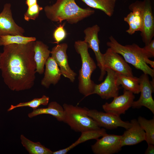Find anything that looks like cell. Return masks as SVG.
I'll list each match as a JSON object with an SVG mask.
<instances>
[{"label": "cell", "mask_w": 154, "mask_h": 154, "mask_svg": "<svg viewBox=\"0 0 154 154\" xmlns=\"http://www.w3.org/2000/svg\"><path fill=\"white\" fill-rule=\"evenodd\" d=\"M88 115L95 121L99 126L107 129H113L121 127L126 129L131 126L130 123L123 121L119 116L96 110L89 109Z\"/></svg>", "instance_id": "obj_8"}, {"label": "cell", "mask_w": 154, "mask_h": 154, "mask_svg": "<svg viewBox=\"0 0 154 154\" xmlns=\"http://www.w3.org/2000/svg\"><path fill=\"white\" fill-rule=\"evenodd\" d=\"M35 41L4 46L3 52L0 53L2 76L5 84L12 91L28 90L34 85L36 72Z\"/></svg>", "instance_id": "obj_1"}, {"label": "cell", "mask_w": 154, "mask_h": 154, "mask_svg": "<svg viewBox=\"0 0 154 154\" xmlns=\"http://www.w3.org/2000/svg\"><path fill=\"white\" fill-rule=\"evenodd\" d=\"M49 100V98L48 97L44 95L41 98H35L29 102H21L15 105H12L7 110V111L8 112L11 111L17 108L26 106L31 108L33 110H35L37 109L41 105H47Z\"/></svg>", "instance_id": "obj_27"}, {"label": "cell", "mask_w": 154, "mask_h": 154, "mask_svg": "<svg viewBox=\"0 0 154 154\" xmlns=\"http://www.w3.org/2000/svg\"><path fill=\"white\" fill-rule=\"evenodd\" d=\"M107 76L104 81L95 84L92 94H96L102 99L107 100L118 96L121 88L116 72L108 68L106 69Z\"/></svg>", "instance_id": "obj_6"}, {"label": "cell", "mask_w": 154, "mask_h": 154, "mask_svg": "<svg viewBox=\"0 0 154 154\" xmlns=\"http://www.w3.org/2000/svg\"><path fill=\"white\" fill-rule=\"evenodd\" d=\"M25 30L14 21L10 3H6L0 13V37L7 35L24 36Z\"/></svg>", "instance_id": "obj_12"}, {"label": "cell", "mask_w": 154, "mask_h": 154, "mask_svg": "<svg viewBox=\"0 0 154 154\" xmlns=\"http://www.w3.org/2000/svg\"><path fill=\"white\" fill-rule=\"evenodd\" d=\"M64 24L60 25L54 30L53 33V37L55 43L58 44L66 37L67 33L64 28Z\"/></svg>", "instance_id": "obj_29"}, {"label": "cell", "mask_w": 154, "mask_h": 154, "mask_svg": "<svg viewBox=\"0 0 154 154\" xmlns=\"http://www.w3.org/2000/svg\"><path fill=\"white\" fill-rule=\"evenodd\" d=\"M139 79L140 96L137 100L133 102L131 107L133 108H139L143 106L154 114V101L152 95L154 92V86L151 84L147 74L143 73Z\"/></svg>", "instance_id": "obj_13"}, {"label": "cell", "mask_w": 154, "mask_h": 154, "mask_svg": "<svg viewBox=\"0 0 154 154\" xmlns=\"http://www.w3.org/2000/svg\"><path fill=\"white\" fill-rule=\"evenodd\" d=\"M42 114L52 115L59 121H63L64 112L62 106L56 102H52L49 103L46 108H39L33 110L28 114L29 118Z\"/></svg>", "instance_id": "obj_21"}, {"label": "cell", "mask_w": 154, "mask_h": 154, "mask_svg": "<svg viewBox=\"0 0 154 154\" xmlns=\"http://www.w3.org/2000/svg\"><path fill=\"white\" fill-rule=\"evenodd\" d=\"M131 127L126 129L121 135L122 147L126 145H136L145 140L144 131L141 127L137 120L132 119L130 122Z\"/></svg>", "instance_id": "obj_17"}, {"label": "cell", "mask_w": 154, "mask_h": 154, "mask_svg": "<svg viewBox=\"0 0 154 154\" xmlns=\"http://www.w3.org/2000/svg\"><path fill=\"white\" fill-rule=\"evenodd\" d=\"M102 137L97 139L96 142L91 146L94 153L112 154L121 150V135L106 133Z\"/></svg>", "instance_id": "obj_10"}, {"label": "cell", "mask_w": 154, "mask_h": 154, "mask_svg": "<svg viewBox=\"0 0 154 154\" xmlns=\"http://www.w3.org/2000/svg\"><path fill=\"white\" fill-rule=\"evenodd\" d=\"M104 67L108 68L116 73L130 76H133L132 69L119 54L108 48L103 54Z\"/></svg>", "instance_id": "obj_11"}, {"label": "cell", "mask_w": 154, "mask_h": 154, "mask_svg": "<svg viewBox=\"0 0 154 154\" xmlns=\"http://www.w3.org/2000/svg\"><path fill=\"white\" fill-rule=\"evenodd\" d=\"M154 145L148 144L147 148L145 151V154H154Z\"/></svg>", "instance_id": "obj_31"}, {"label": "cell", "mask_w": 154, "mask_h": 154, "mask_svg": "<svg viewBox=\"0 0 154 154\" xmlns=\"http://www.w3.org/2000/svg\"><path fill=\"white\" fill-rule=\"evenodd\" d=\"M63 122L76 131L81 133L100 129L96 122L88 115L89 109L86 107L64 104Z\"/></svg>", "instance_id": "obj_5"}, {"label": "cell", "mask_w": 154, "mask_h": 154, "mask_svg": "<svg viewBox=\"0 0 154 154\" xmlns=\"http://www.w3.org/2000/svg\"><path fill=\"white\" fill-rule=\"evenodd\" d=\"M37 0H26V4L29 7L37 3Z\"/></svg>", "instance_id": "obj_32"}, {"label": "cell", "mask_w": 154, "mask_h": 154, "mask_svg": "<svg viewBox=\"0 0 154 154\" xmlns=\"http://www.w3.org/2000/svg\"><path fill=\"white\" fill-rule=\"evenodd\" d=\"M76 52L80 56L82 66L79 72L78 88L79 92L84 97L91 95L96 84L91 79L92 72L96 68V64L88 51L87 44L84 41L75 42Z\"/></svg>", "instance_id": "obj_4"}, {"label": "cell", "mask_w": 154, "mask_h": 154, "mask_svg": "<svg viewBox=\"0 0 154 154\" xmlns=\"http://www.w3.org/2000/svg\"><path fill=\"white\" fill-rule=\"evenodd\" d=\"M129 9L131 12L124 18V21L129 25V29L126 31L132 35L136 31H141L143 27V1H137L131 4Z\"/></svg>", "instance_id": "obj_15"}, {"label": "cell", "mask_w": 154, "mask_h": 154, "mask_svg": "<svg viewBox=\"0 0 154 154\" xmlns=\"http://www.w3.org/2000/svg\"><path fill=\"white\" fill-rule=\"evenodd\" d=\"M107 45L113 51L121 55L125 61L135 68L142 71L144 74L154 77V61L149 57L143 48L135 43L123 45L112 35L109 37Z\"/></svg>", "instance_id": "obj_3"}, {"label": "cell", "mask_w": 154, "mask_h": 154, "mask_svg": "<svg viewBox=\"0 0 154 154\" xmlns=\"http://www.w3.org/2000/svg\"><path fill=\"white\" fill-rule=\"evenodd\" d=\"M137 120L145 132V141L147 144L154 145V119L147 120L140 116Z\"/></svg>", "instance_id": "obj_26"}, {"label": "cell", "mask_w": 154, "mask_h": 154, "mask_svg": "<svg viewBox=\"0 0 154 154\" xmlns=\"http://www.w3.org/2000/svg\"><path fill=\"white\" fill-rule=\"evenodd\" d=\"M135 98L132 92L124 89L122 95L114 97L110 103H106L102 105V108L106 112L119 116L131 107Z\"/></svg>", "instance_id": "obj_9"}, {"label": "cell", "mask_w": 154, "mask_h": 154, "mask_svg": "<svg viewBox=\"0 0 154 154\" xmlns=\"http://www.w3.org/2000/svg\"><path fill=\"white\" fill-rule=\"evenodd\" d=\"M89 7L100 10L109 17L114 12L116 0H81Z\"/></svg>", "instance_id": "obj_22"}, {"label": "cell", "mask_w": 154, "mask_h": 154, "mask_svg": "<svg viewBox=\"0 0 154 154\" xmlns=\"http://www.w3.org/2000/svg\"><path fill=\"white\" fill-rule=\"evenodd\" d=\"M100 30V27L97 25L86 28L84 31L85 35V42L94 51L97 62V65L100 70V74L99 80H103L106 74V71L104 67L103 59V54L102 53L99 48L100 41L98 34Z\"/></svg>", "instance_id": "obj_7"}, {"label": "cell", "mask_w": 154, "mask_h": 154, "mask_svg": "<svg viewBox=\"0 0 154 154\" xmlns=\"http://www.w3.org/2000/svg\"><path fill=\"white\" fill-rule=\"evenodd\" d=\"M44 11L50 21L61 23L65 20L70 24H76L95 13L90 8L80 7L75 0H57L52 5L45 7Z\"/></svg>", "instance_id": "obj_2"}, {"label": "cell", "mask_w": 154, "mask_h": 154, "mask_svg": "<svg viewBox=\"0 0 154 154\" xmlns=\"http://www.w3.org/2000/svg\"><path fill=\"white\" fill-rule=\"evenodd\" d=\"M36 40V38L33 37L7 35L0 37V46L12 44H25Z\"/></svg>", "instance_id": "obj_25"}, {"label": "cell", "mask_w": 154, "mask_h": 154, "mask_svg": "<svg viewBox=\"0 0 154 154\" xmlns=\"http://www.w3.org/2000/svg\"><path fill=\"white\" fill-rule=\"evenodd\" d=\"M143 27L141 35L145 45L152 40L154 36V19L151 0H143Z\"/></svg>", "instance_id": "obj_16"}, {"label": "cell", "mask_w": 154, "mask_h": 154, "mask_svg": "<svg viewBox=\"0 0 154 154\" xmlns=\"http://www.w3.org/2000/svg\"><path fill=\"white\" fill-rule=\"evenodd\" d=\"M106 133V130L104 128L82 132L80 137L75 142L66 148L53 152L52 154H67L69 151L79 144L90 139L96 140Z\"/></svg>", "instance_id": "obj_20"}, {"label": "cell", "mask_w": 154, "mask_h": 154, "mask_svg": "<svg viewBox=\"0 0 154 154\" xmlns=\"http://www.w3.org/2000/svg\"><path fill=\"white\" fill-rule=\"evenodd\" d=\"M43 8L38 3L28 7L24 15L25 20L27 21L30 20H35L38 17L40 11Z\"/></svg>", "instance_id": "obj_28"}, {"label": "cell", "mask_w": 154, "mask_h": 154, "mask_svg": "<svg viewBox=\"0 0 154 154\" xmlns=\"http://www.w3.org/2000/svg\"><path fill=\"white\" fill-rule=\"evenodd\" d=\"M44 76L41 84L47 88L51 84H56L60 80L62 75L58 64L52 57H49L45 64Z\"/></svg>", "instance_id": "obj_18"}, {"label": "cell", "mask_w": 154, "mask_h": 154, "mask_svg": "<svg viewBox=\"0 0 154 154\" xmlns=\"http://www.w3.org/2000/svg\"></svg>", "instance_id": "obj_33"}, {"label": "cell", "mask_w": 154, "mask_h": 154, "mask_svg": "<svg viewBox=\"0 0 154 154\" xmlns=\"http://www.w3.org/2000/svg\"><path fill=\"white\" fill-rule=\"evenodd\" d=\"M21 143L30 154H52L53 151L39 142H34L23 135L20 136Z\"/></svg>", "instance_id": "obj_24"}, {"label": "cell", "mask_w": 154, "mask_h": 154, "mask_svg": "<svg viewBox=\"0 0 154 154\" xmlns=\"http://www.w3.org/2000/svg\"><path fill=\"white\" fill-rule=\"evenodd\" d=\"M143 49L148 55L149 58L154 56V40H152L147 45L143 48Z\"/></svg>", "instance_id": "obj_30"}, {"label": "cell", "mask_w": 154, "mask_h": 154, "mask_svg": "<svg viewBox=\"0 0 154 154\" xmlns=\"http://www.w3.org/2000/svg\"><path fill=\"white\" fill-rule=\"evenodd\" d=\"M68 45L66 43L58 44L50 51L51 57L60 68L62 74L74 82L77 74L72 70L68 64L66 50Z\"/></svg>", "instance_id": "obj_14"}, {"label": "cell", "mask_w": 154, "mask_h": 154, "mask_svg": "<svg viewBox=\"0 0 154 154\" xmlns=\"http://www.w3.org/2000/svg\"><path fill=\"white\" fill-rule=\"evenodd\" d=\"M118 81L124 89L134 94H139L140 92L139 78L128 76L116 73Z\"/></svg>", "instance_id": "obj_23"}, {"label": "cell", "mask_w": 154, "mask_h": 154, "mask_svg": "<svg viewBox=\"0 0 154 154\" xmlns=\"http://www.w3.org/2000/svg\"><path fill=\"white\" fill-rule=\"evenodd\" d=\"M34 60L36 63V72L42 74L44 72V66L49 57L50 51L48 47L40 41H35L34 45Z\"/></svg>", "instance_id": "obj_19"}]
</instances>
